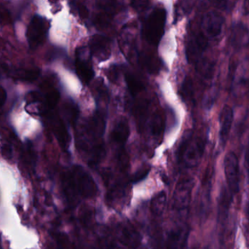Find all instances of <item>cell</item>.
<instances>
[{"mask_svg":"<svg viewBox=\"0 0 249 249\" xmlns=\"http://www.w3.org/2000/svg\"><path fill=\"white\" fill-rule=\"evenodd\" d=\"M63 182L67 197L72 201L78 197L89 198L97 194V186L94 180L79 165L73 167L64 175Z\"/></svg>","mask_w":249,"mask_h":249,"instance_id":"6da1fadb","label":"cell"},{"mask_svg":"<svg viewBox=\"0 0 249 249\" xmlns=\"http://www.w3.org/2000/svg\"><path fill=\"white\" fill-rule=\"evenodd\" d=\"M166 11L156 8L148 17L143 29V35L151 45L157 46L160 42L165 31Z\"/></svg>","mask_w":249,"mask_h":249,"instance_id":"7a4b0ae2","label":"cell"},{"mask_svg":"<svg viewBox=\"0 0 249 249\" xmlns=\"http://www.w3.org/2000/svg\"><path fill=\"white\" fill-rule=\"evenodd\" d=\"M204 141L201 138H193L190 135L186 138L178 149V156L188 167L196 166L204 152Z\"/></svg>","mask_w":249,"mask_h":249,"instance_id":"3957f363","label":"cell"},{"mask_svg":"<svg viewBox=\"0 0 249 249\" xmlns=\"http://www.w3.org/2000/svg\"><path fill=\"white\" fill-rule=\"evenodd\" d=\"M49 29V23L41 16H35L31 20L27 30L28 42L32 49L39 47L45 42Z\"/></svg>","mask_w":249,"mask_h":249,"instance_id":"277c9868","label":"cell"},{"mask_svg":"<svg viewBox=\"0 0 249 249\" xmlns=\"http://www.w3.org/2000/svg\"><path fill=\"white\" fill-rule=\"evenodd\" d=\"M209 45V38L203 32L193 34L186 46V55L190 64L197 62Z\"/></svg>","mask_w":249,"mask_h":249,"instance_id":"5b68a950","label":"cell"},{"mask_svg":"<svg viewBox=\"0 0 249 249\" xmlns=\"http://www.w3.org/2000/svg\"><path fill=\"white\" fill-rule=\"evenodd\" d=\"M90 55L89 48L86 47L79 48L76 53V71L80 80L85 83L91 81L94 76Z\"/></svg>","mask_w":249,"mask_h":249,"instance_id":"8992f818","label":"cell"},{"mask_svg":"<svg viewBox=\"0 0 249 249\" xmlns=\"http://www.w3.org/2000/svg\"><path fill=\"white\" fill-rule=\"evenodd\" d=\"M225 173L230 190L233 193L239 190L240 167L238 158L234 152H229L225 157Z\"/></svg>","mask_w":249,"mask_h":249,"instance_id":"52a82bcc","label":"cell"},{"mask_svg":"<svg viewBox=\"0 0 249 249\" xmlns=\"http://www.w3.org/2000/svg\"><path fill=\"white\" fill-rule=\"evenodd\" d=\"M89 51L90 54L99 61L109 59L111 55L110 41L103 35H95L89 42Z\"/></svg>","mask_w":249,"mask_h":249,"instance_id":"ba28073f","label":"cell"},{"mask_svg":"<svg viewBox=\"0 0 249 249\" xmlns=\"http://www.w3.org/2000/svg\"><path fill=\"white\" fill-rule=\"evenodd\" d=\"M224 19L219 13L216 12H209L206 13L202 20V28L203 33L209 38H216L222 33Z\"/></svg>","mask_w":249,"mask_h":249,"instance_id":"9c48e42d","label":"cell"},{"mask_svg":"<svg viewBox=\"0 0 249 249\" xmlns=\"http://www.w3.org/2000/svg\"><path fill=\"white\" fill-rule=\"evenodd\" d=\"M234 113L233 110L231 107L225 105L220 112V131H219V137H220L221 143L223 146L226 144L230 133L232 128V123H233Z\"/></svg>","mask_w":249,"mask_h":249,"instance_id":"30bf717a","label":"cell"},{"mask_svg":"<svg viewBox=\"0 0 249 249\" xmlns=\"http://www.w3.org/2000/svg\"><path fill=\"white\" fill-rule=\"evenodd\" d=\"M121 241L126 247L136 249L140 245L141 236L133 226L124 225L121 230Z\"/></svg>","mask_w":249,"mask_h":249,"instance_id":"8fae6325","label":"cell"},{"mask_svg":"<svg viewBox=\"0 0 249 249\" xmlns=\"http://www.w3.org/2000/svg\"><path fill=\"white\" fill-rule=\"evenodd\" d=\"M192 189V182L190 180H184L177 187L174 195V205L177 207H182L187 204Z\"/></svg>","mask_w":249,"mask_h":249,"instance_id":"7c38bea8","label":"cell"},{"mask_svg":"<svg viewBox=\"0 0 249 249\" xmlns=\"http://www.w3.org/2000/svg\"><path fill=\"white\" fill-rule=\"evenodd\" d=\"M130 135V127L128 123L124 119H121L117 123L112 133V138L114 142L124 145Z\"/></svg>","mask_w":249,"mask_h":249,"instance_id":"4fadbf2b","label":"cell"},{"mask_svg":"<svg viewBox=\"0 0 249 249\" xmlns=\"http://www.w3.org/2000/svg\"><path fill=\"white\" fill-rule=\"evenodd\" d=\"M166 203V194L165 192H160L152 199L151 203V211L155 215H160L163 212Z\"/></svg>","mask_w":249,"mask_h":249,"instance_id":"5bb4252c","label":"cell"},{"mask_svg":"<svg viewBox=\"0 0 249 249\" xmlns=\"http://www.w3.org/2000/svg\"><path fill=\"white\" fill-rule=\"evenodd\" d=\"M125 80L130 93L133 96L143 90V84L139 78L131 73H126Z\"/></svg>","mask_w":249,"mask_h":249,"instance_id":"9a60e30c","label":"cell"},{"mask_svg":"<svg viewBox=\"0 0 249 249\" xmlns=\"http://www.w3.org/2000/svg\"><path fill=\"white\" fill-rule=\"evenodd\" d=\"M39 75V70L38 69H30V70H22L16 71L14 77L18 80L23 81L32 82L36 80Z\"/></svg>","mask_w":249,"mask_h":249,"instance_id":"2e32d148","label":"cell"},{"mask_svg":"<svg viewBox=\"0 0 249 249\" xmlns=\"http://www.w3.org/2000/svg\"><path fill=\"white\" fill-rule=\"evenodd\" d=\"M152 132L156 136H160L163 130V121L159 112H157L153 117L152 123Z\"/></svg>","mask_w":249,"mask_h":249,"instance_id":"e0dca14e","label":"cell"},{"mask_svg":"<svg viewBox=\"0 0 249 249\" xmlns=\"http://www.w3.org/2000/svg\"><path fill=\"white\" fill-rule=\"evenodd\" d=\"M59 93L55 89H52L47 92L45 95L46 106L49 108H53L59 100Z\"/></svg>","mask_w":249,"mask_h":249,"instance_id":"ac0fdd59","label":"cell"},{"mask_svg":"<svg viewBox=\"0 0 249 249\" xmlns=\"http://www.w3.org/2000/svg\"><path fill=\"white\" fill-rule=\"evenodd\" d=\"M121 68L118 66H112L107 71V76L112 83H118L121 76Z\"/></svg>","mask_w":249,"mask_h":249,"instance_id":"d6986e66","label":"cell"},{"mask_svg":"<svg viewBox=\"0 0 249 249\" xmlns=\"http://www.w3.org/2000/svg\"><path fill=\"white\" fill-rule=\"evenodd\" d=\"M130 5L137 13L144 11L149 6V0H130Z\"/></svg>","mask_w":249,"mask_h":249,"instance_id":"ffe728a7","label":"cell"},{"mask_svg":"<svg viewBox=\"0 0 249 249\" xmlns=\"http://www.w3.org/2000/svg\"><path fill=\"white\" fill-rule=\"evenodd\" d=\"M65 113L68 118L69 121L71 124H74V123L77 121V109L76 107L74 105L70 104V105H66Z\"/></svg>","mask_w":249,"mask_h":249,"instance_id":"44dd1931","label":"cell"},{"mask_svg":"<svg viewBox=\"0 0 249 249\" xmlns=\"http://www.w3.org/2000/svg\"><path fill=\"white\" fill-rule=\"evenodd\" d=\"M0 153L7 159H10L13 155V149L10 143L6 142H0Z\"/></svg>","mask_w":249,"mask_h":249,"instance_id":"7402d4cb","label":"cell"},{"mask_svg":"<svg viewBox=\"0 0 249 249\" xmlns=\"http://www.w3.org/2000/svg\"><path fill=\"white\" fill-rule=\"evenodd\" d=\"M95 91H96V99L102 101L107 100V93L106 89H105L104 85H102V83H99V85H97L96 88L95 87Z\"/></svg>","mask_w":249,"mask_h":249,"instance_id":"603a6c76","label":"cell"},{"mask_svg":"<svg viewBox=\"0 0 249 249\" xmlns=\"http://www.w3.org/2000/svg\"><path fill=\"white\" fill-rule=\"evenodd\" d=\"M57 241H58L59 249H73V246L70 244V241L64 235H58L57 237Z\"/></svg>","mask_w":249,"mask_h":249,"instance_id":"cb8c5ba5","label":"cell"},{"mask_svg":"<svg viewBox=\"0 0 249 249\" xmlns=\"http://www.w3.org/2000/svg\"><path fill=\"white\" fill-rule=\"evenodd\" d=\"M149 172V168H142V169L139 170V171H138L136 173L134 177H133V182L136 183L142 181L143 178H146V176L148 175Z\"/></svg>","mask_w":249,"mask_h":249,"instance_id":"d4e9b609","label":"cell"},{"mask_svg":"<svg viewBox=\"0 0 249 249\" xmlns=\"http://www.w3.org/2000/svg\"><path fill=\"white\" fill-rule=\"evenodd\" d=\"M193 94V90H192V83L190 80H186L182 86V95L184 97L189 98L190 99Z\"/></svg>","mask_w":249,"mask_h":249,"instance_id":"484cf974","label":"cell"},{"mask_svg":"<svg viewBox=\"0 0 249 249\" xmlns=\"http://www.w3.org/2000/svg\"><path fill=\"white\" fill-rule=\"evenodd\" d=\"M77 9H78V13L80 14V17L84 19L88 18L89 16V12L87 7L84 4L79 3L77 4Z\"/></svg>","mask_w":249,"mask_h":249,"instance_id":"4316f807","label":"cell"},{"mask_svg":"<svg viewBox=\"0 0 249 249\" xmlns=\"http://www.w3.org/2000/svg\"><path fill=\"white\" fill-rule=\"evenodd\" d=\"M213 5L216 7H219V8H222L226 6L228 0H211Z\"/></svg>","mask_w":249,"mask_h":249,"instance_id":"83f0119b","label":"cell"},{"mask_svg":"<svg viewBox=\"0 0 249 249\" xmlns=\"http://www.w3.org/2000/svg\"><path fill=\"white\" fill-rule=\"evenodd\" d=\"M6 98H7V94H6L5 90L0 86V107H1L4 105V102L6 101Z\"/></svg>","mask_w":249,"mask_h":249,"instance_id":"f1b7e54d","label":"cell"},{"mask_svg":"<svg viewBox=\"0 0 249 249\" xmlns=\"http://www.w3.org/2000/svg\"><path fill=\"white\" fill-rule=\"evenodd\" d=\"M246 162H247V166L249 172V142L247 146V152H246Z\"/></svg>","mask_w":249,"mask_h":249,"instance_id":"f546056e","label":"cell"}]
</instances>
